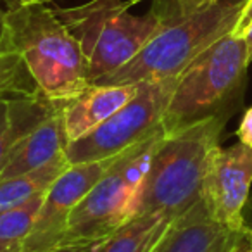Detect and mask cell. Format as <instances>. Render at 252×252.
<instances>
[{
    "label": "cell",
    "instance_id": "6da1fadb",
    "mask_svg": "<svg viewBox=\"0 0 252 252\" xmlns=\"http://www.w3.org/2000/svg\"><path fill=\"white\" fill-rule=\"evenodd\" d=\"M2 50L21 56L38 90L54 104L66 105L90 87L80 42L47 4H12L5 11Z\"/></svg>",
    "mask_w": 252,
    "mask_h": 252
},
{
    "label": "cell",
    "instance_id": "7a4b0ae2",
    "mask_svg": "<svg viewBox=\"0 0 252 252\" xmlns=\"http://www.w3.org/2000/svg\"><path fill=\"white\" fill-rule=\"evenodd\" d=\"M223 126L224 116L218 112L166 133L159 140L138 193L137 216L161 214L176 220L199 202Z\"/></svg>",
    "mask_w": 252,
    "mask_h": 252
},
{
    "label": "cell",
    "instance_id": "3957f363",
    "mask_svg": "<svg viewBox=\"0 0 252 252\" xmlns=\"http://www.w3.org/2000/svg\"><path fill=\"white\" fill-rule=\"evenodd\" d=\"M249 0H213L168 21L118 71L92 85H137L178 78L214 42L235 32Z\"/></svg>",
    "mask_w": 252,
    "mask_h": 252
},
{
    "label": "cell",
    "instance_id": "277c9868",
    "mask_svg": "<svg viewBox=\"0 0 252 252\" xmlns=\"http://www.w3.org/2000/svg\"><path fill=\"white\" fill-rule=\"evenodd\" d=\"M164 128L116 158L90 192L73 209L63 244H94L109 238L137 216L138 193Z\"/></svg>",
    "mask_w": 252,
    "mask_h": 252
},
{
    "label": "cell",
    "instance_id": "5b68a950",
    "mask_svg": "<svg viewBox=\"0 0 252 252\" xmlns=\"http://www.w3.org/2000/svg\"><path fill=\"white\" fill-rule=\"evenodd\" d=\"M249 64L242 35L230 33L204 50L178 76L162 118L166 133L218 114L216 109L238 88Z\"/></svg>",
    "mask_w": 252,
    "mask_h": 252
},
{
    "label": "cell",
    "instance_id": "8992f818",
    "mask_svg": "<svg viewBox=\"0 0 252 252\" xmlns=\"http://www.w3.org/2000/svg\"><path fill=\"white\" fill-rule=\"evenodd\" d=\"M176 81L178 78L140 83L138 94L107 121L85 137L67 144L64 154L69 164L114 158L161 130Z\"/></svg>",
    "mask_w": 252,
    "mask_h": 252
},
{
    "label": "cell",
    "instance_id": "52a82bcc",
    "mask_svg": "<svg viewBox=\"0 0 252 252\" xmlns=\"http://www.w3.org/2000/svg\"><path fill=\"white\" fill-rule=\"evenodd\" d=\"M166 23V18L156 7L144 16L125 11L105 19L94 33L80 42L87 59L90 85L130 63Z\"/></svg>",
    "mask_w": 252,
    "mask_h": 252
},
{
    "label": "cell",
    "instance_id": "ba28073f",
    "mask_svg": "<svg viewBox=\"0 0 252 252\" xmlns=\"http://www.w3.org/2000/svg\"><path fill=\"white\" fill-rule=\"evenodd\" d=\"M118 156L102 161L71 164L43 197L32 231L23 240V252H50L61 247L73 209L100 180Z\"/></svg>",
    "mask_w": 252,
    "mask_h": 252
},
{
    "label": "cell",
    "instance_id": "9c48e42d",
    "mask_svg": "<svg viewBox=\"0 0 252 252\" xmlns=\"http://www.w3.org/2000/svg\"><path fill=\"white\" fill-rule=\"evenodd\" d=\"M252 185V149L244 144L218 147L207 166L202 200L213 220L233 233H244V207Z\"/></svg>",
    "mask_w": 252,
    "mask_h": 252
},
{
    "label": "cell",
    "instance_id": "30bf717a",
    "mask_svg": "<svg viewBox=\"0 0 252 252\" xmlns=\"http://www.w3.org/2000/svg\"><path fill=\"white\" fill-rule=\"evenodd\" d=\"M240 233H233L207 213L204 200L171 221L152 252H226Z\"/></svg>",
    "mask_w": 252,
    "mask_h": 252
},
{
    "label": "cell",
    "instance_id": "8fae6325",
    "mask_svg": "<svg viewBox=\"0 0 252 252\" xmlns=\"http://www.w3.org/2000/svg\"><path fill=\"white\" fill-rule=\"evenodd\" d=\"M140 90L137 85H90L63 107L67 144L85 137L107 121Z\"/></svg>",
    "mask_w": 252,
    "mask_h": 252
},
{
    "label": "cell",
    "instance_id": "7c38bea8",
    "mask_svg": "<svg viewBox=\"0 0 252 252\" xmlns=\"http://www.w3.org/2000/svg\"><path fill=\"white\" fill-rule=\"evenodd\" d=\"M63 107L64 105H61L49 119H45L14 145L0 171V182L40 168L57 156L64 154L67 137L64 130Z\"/></svg>",
    "mask_w": 252,
    "mask_h": 252
},
{
    "label": "cell",
    "instance_id": "4fadbf2b",
    "mask_svg": "<svg viewBox=\"0 0 252 252\" xmlns=\"http://www.w3.org/2000/svg\"><path fill=\"white\" fill-rule=\"evenodd\" d=\"M42 92L0 98V171L23 137L33 131L59 109Z\"/></svg>",
    "mask_w": 252,
    "mask_h": 252
},
{
    "label": "cell",
    "instance_id": "5bb4252c",
    "mask_svg": "<svg viewBox=\"0 0 252 252\" xmlns=\"http://www.w3.org/2000/svg\"><path fill=\"white\" fill-rule=\"evenodd\" d=\"M171 221L161 214H138L105 238L98 252H152Z\"/></svg>",
    "mask_w": 252,
    "mask_h": 252
},
{
    "label": "cell",
    "instance_id": "9a60e30c",
    "mask_svg": "<svg viewBox=\"0 0 252 252\" xmlns=\"http://www.w3.org/2000/svg\"><path fill=\"white\" fill-rule=\"evenodd\" d=\"M69 166L66 154H61L40 168L0 182V211L45 193Z\"/></svg>",
    "mask_w": 252,
    "mask_h": 252
},
{
    "label": "cell",
    "instance_id": "2e32d148",
    "mask_svg": "<svg viewBox=\"0 0 252 252\" xmlns=\"http://www.w3.org/2000/svg\"><path fill=\"white\" fill-rule=\"evenodd\" d=\"M138 2L142 0H90L87 4L69 9L54 7V11L59 16L61 21L69 28V32L76 36L78 42H81L90 33H94L105 19L128 11L131 5L138 4Z\"/></svg>",
    "mask_w": 252,
    "mask_h": 252
},
{
    "label": "cell",
    "instance_id": "e0dca14e",
    "mask_svg": "<svg viewBox=\"0 0 252 252\" xmlns=\"http://www.w3.org/2000/svg\"><path fill=\"white\" fill-rule=\"evenodd\" d=\"M45 193H40L26 202L0 211V240L23 244L35 224Z\"/></svg>",
    "mask_w": 252,
    "mask_h": 252
},
{
    "label": "cell",
    "instance_id": "ac0fdd59",
    "mask_svg": "<svg viewBox=\"0 0 252 252\" xmlns=\"http://www.w3.org/2000/svg\"><path fill=\"white\" fill-rule=\"evenodd\" d=\"M38 85L30 74L21 56L12 50H0V98L38 94Z\"/></svg>",
    "mask_w": 252,
    "mask_h": 252
},
{
    "label": "cell",
    "instance_id": "d6986e66",
    "mask_svg": "<svg viewBox=\"0 0 252 252\" xmlns=\"http://www.w3.org/2000/svg\"><path fill=\"white\" fill-rule=\"evenodd\" d=\"M237 137L240 144L252 149V107H249L247 111H245L244 118H242L240 125H238Z\"/></svg>",
    "mask_w": 252,
    "mask_h": 252
},
{
    "label": "cell",
    "instance_id": "ffe728a7",
    "mask_svg": "<svg viewBox=\"0 0 252 252\" xmlns=\"http://www.w3.org/2000/svg\"><path fill=\"white\" fill-rule=\"evenodd\" d=\"M102 242H94V244H69V245H61V247L54 249L50 252H98Z\"/></svg>",
    "mask_w": 252,
    "mask_h": 252
},
{
    "label": "cell",
    "instance_id": "44dd1931",
    "mask_svg": "<svg viewBox=\"0 0 252 252\" xmlns=\"http://www.w3.org/2000/svg\"><path fill=\"white\" fill-rule=\"evenodd\" d=\"M245 230H247V228H245ZM226 252H252V245H251V240H249L247 233L244 231V233L238 235Z\"/></svg>",
    "mask_w": 252,
    "mask_h": 252
},
{
    "label": "cell",
    "instance_id": "7402d4cb",
    "mask_svg": "<svg viewBox=\"0 0 252 252\" xmlns=\"http://www.w3.org/2000/svg\"><path fill=\"white\" fill-rule=\"evenodd\" d=\"M251 23H252V0H249L247 5H245V9H244V12H242L240 19H238V25H237V28H235L233 33L235 35H240V33L244 32Z\"/></svg>",
    "mask_w": 252,
    "mask_h": 252
},
{
    "label": "cell",
    "instance_id": "603a6c76",
    "mask_svg": "<svg viewBox=\"0 0 252 252\" xmlns=\"http://www.w3.org/2000/svg\"><path fill=\"white\" fill-rule=\"evenodd\" d=\"M0 252H23V244L21 242L0 240Z\"/></svg>",
    "mask_w": 252,
    "mask_h": 252
},
{
    "label": "cell",
    "instance_id": "cb8c5ba5",
    "mask_svg": "<svg viewBox=\"0 0 252 252\" xmlns=\"http://www.w3.org/2000/svg\"><path fill=\"white\" fill-rule=\"evenodd\" d=\"M242 36H244L245 43H247V54H249V61L252 63V23L247 26V28L244 30V32L240 33Z\"/></svg>",
    "mask_w": 252,
    "mask_h": 252
},
{
    "label": "cell",
    "instance_id": "d4e9b609",
    "mask_svg": "<svg viewBox=\"0 0 252 252\" xmlns=\"http://www.w3.org/2000/svg\"><path fill=\"white\" fill-rule=\"evenodd\" d=\"M180 2L190 9H197V7H202V5L209 4V2H213V0H180Z\"/></svg>",
    "mask_w": 252,
    "mask_h": 252
},
{
    "label": "cell",
    "instance_id": "484cf974",
    "mask_svg": "<svg viewBox=\"0 0 252 252\" xmlns=\"http://www.w3.org/2000/svg\"><path fill=\"white\" fill-rule=\"evenodd\" d=\"M52 0H12L16 5H35V4H50Z\"/></svg>",
    "mask_w": 252,
    "mask_h": 252
},
{
    "label": "cell",
    "instance_id": "4316f807",
    "mask_svg": "<svg viewBox=\"0 0 252 252\" xmlns=\"http://www.w3.org/2000/svg\"><path fill=\"white\" fill-rule=\"evenodd\" d=\"M4 45V21H0V50Z\"/></svg>",
    "mask_w": 252,
    "mask_h": 252
},
{
    "label": "cell",
    "instance_id": "83f0119b",
    "mask_svg": "<svg viewBox=\"0 0 252 252\" xmlns=\"http://www.w3.org/2000/svg\"><path fill=\"white\" fill-rule=\"evenodd\" d=\"M245 233H247V237L252 240V228H249V230H245Z\"/></svg>",
    "mask_w": 252,
    "mask_h": 252
},
{
    "label": "cell",
    "instance_id": "f1b7e54d",
    "mask_svg": "<svg viewBox=\"0 0 252 252\" xmlns=\"http://www.w3.org/2000/svg\"><path fill=\"white\" fill-rule=\"evenodd\" d=\"M4 14H5V11H2V9H0V21H4Z\"/></svg>",
    "mask_w": 252,
    "mask_h": 252
},
{
    "label": "cell",
    "instance_id": "f546056e",
    "mask_svg": "<svg viewBox=\"0 0 252 252\" xmlns=\"http://www.w3.org/2000/svg\"><path fill=\"white\" fill-rule=\"evenodd\" d=\"M249 240H251V238H249ZM251 245H252V240H251Z\"/></svg>",
    "mask_w": 252,
    "mask_h": 252
}]
</instances>
